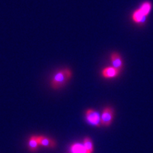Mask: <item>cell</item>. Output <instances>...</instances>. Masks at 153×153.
I'll return each instance as SVG.
<instances>
[{
    "label": "cell",
    "mask_w": 153,
    "mask_h": 153,
    "mask_svg": "<svg viewBox=\"0 0 153 153\" xmlns=\"http://www.w3.org/2000/svg\"><path fill=\"white\" fill-rule=\"evenodd\" d=\"M85 116L87 121L91 125L97 126V127H99L101 125V116H99L98 112L94 109L89 108V109L87 110L85 113Z\"/></svg>",
    "instance_id": "obj_3"
},
{
    "label": "cell",
    "mask_w": 153,
    "mask_h": 153,
    "mask_svg": "<svg viewBox=\"0 0 153 153\" xmlns=\"http://www.w3.org/2000/svg\"><path fill=\"white\" fill-rule=\"evenodd\" d=\"M146 19L147 16H145L138 9H135V10L132 13L131 20L132 22L135 23V24H143L146 22Z\"/></svg>",
    "instance_id": "obj_7"
},
{
    "label": "cell",
    "mask_w": 153,
    "mask_h": 153,
    "mask_svg": "<svg viewBox=\"0 0 153 153\" xmlns=\"http://www.w3.org/2000/svg\"><path fill=\"white\" fill-rule=\"evenodd\" d=\"M114 118V110L111 107H106L101 116V124L104 126H109Z\"/></svg>",
    "instance_id": "obj_2"
},
{
    "label": "cell",
    "mask_w": 153,
    "mask_h": 153,
    "mask_svg": "<svg viewBox=\"0 0 153 153\" xmlns=\"http://www.w3.org/2000/svg\"><path fill=\"white\" fill-rule=\"evenodd\" d=\"M84 146L89 153H92L94 151V145L91 139L89 137H86L84 139Z\"/></svg>",
    "instance_id": "obj_11"
},
{
    "label": "cell",
    "mask_w": 153,
    "mask_h": 153,
    "mask_svg": "<svg viewBox=\"0 0 153 153\" xmlns=\"http://www.w3.org/2000/svg\"><path fill=\"white\" fill-rule=\"evenodd\" d=\"M28 149L30 152H35L38 150V148L40 147L39 143L38 140V135H32L29 138L28 143Z\"/></svg>",
    "instance_id": "obj_9"
},
{
    "label": "cell",
    "mask_w": 153,
    "mask_h": 153,
    "mask_svg": "<svg viewBox=\"0 0 153 153\" xmlns=\"http://www.w3.org/2000/svg\"><path fill=\"white\" fill-rule=\"evenodd\" d=\"M120 72V70L114 68V67H106V68L103 69L102 71H101V75L106 79H112V78L116 77L119 75Z\"/></svg>",
    "instance_id": "obj_5"
},
{
    "label": "cell",
    "mask_w": 153,
    "mask_h": 153,
    "mask_svg": "<svg viewBox=\"0 0 153 153\" xmlns=\"http://www.w3.org/2000/svg\"><path fill=\"white\" fill-rule=\"evenodd\" d=\"M38 140L40 146L48 148H54L56 146V143L54 140L44 135H38Z\"/></svg>",
    "instance_id": "obj_6"
},
{
    "label": "cell",
    "mask_w": 153,
    "mask_h": 153,
    "mask_svg": "<svg viewBox=\"0 0 153 153\" xmlns=\"http://www.w3.org/2000/svg\"><path fill=\"white\" fill-rule=\"evenodd\" d=\"M139 9L145 16L148 17L152 9V4L150 1H145L139 7Z\"/></svg>",
    "instance_id": "obj_8"
},
{
    "label": "cell",
    "mask_w": 153,
    "mask_h": 153,
    "mask_svg": "<svg viewBox=\"0 0 153 153\" xmlns=\"http://www.w3.org/2000/svg\"><path fill=\"white\" fill-rule=\"evenodd\" d=\"M70 150L72 153H89L86 150L84 145L80 144V143H74L72 145Z\"/></svg>",
    "instance_id": "obj_10"
},
{
    "label": "cell",
    "mask_w": 153,
    "mask_h": 153,
    "mask_svg": "<svg viewBox=\"0 0 153 153\" xmlns=\"http://www.w3.org/2000/svg\"><path fill=\"white\" fill-rule=\"evenodd\" d=\"M72 72L69 68L61 70L55 73L51 80V87L54 89H59L67 85L71 79Z\"/></svg>",
    "instance_id": "obj_1"
},
{
    "label": "cell",
    "mask_w": 153,
    "mask_h": 153,
    "mask_svg": "<svg viewBox=\"0 0 153 153\" xmlns=\"http://www.w3.org/2000/svg\"><path fill=\"white\" fill-rule=\"evenodd\" d=\"M110 60L113 67L118 69L120 71L123 70L124 68V64L123 58H122L120 53L117 52H113L110 55Z\"/></svg>",
    "instance_id": "obj_4"
}]
</instances>
